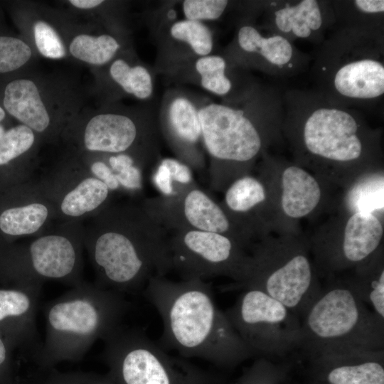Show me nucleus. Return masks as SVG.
Listing matches in <instances>:
<instances>
[{
	"mask_svg": "<svg viewBox=\"0 0 384 384\" xmlns=\"http://www.w3.org/2000/svg\"><path fill=\"white\" fill-rule=\"evenodd\" d=\"M283 104L282 137L297 164L343 189L383 169L382 132L358 110L335 103L316 90H287Z\"/></svg>",
	"mask_w": 384,
	"mask_h": 384,
	"instance_id": "obj_1",
	"label": "nucleus"
},
{
	"mask_svg": "<svg viewBox=\"0 0 384 384\" xmlns=\"http://www.w3.org/2000/svg\"><path fill=\"white\" fill-rule=\"evenodd\" d=\"M225 98L198 111L210 186L218 192L250 174L268 148L283 139V94L277 90L250 82Z\"/></svg>",
	"mask_w": 384,
	"mask_h": 384,
	"instance_id": "obj_2",
	"label": "nucleus"
},
{
	"mask_svg": "<svg viewBox=\"0 0 384 384\" xmlns=\"http://www.w3.org/2000/svg\"><path fill=\"white\" fill-rule=\"evenodd\" d=\"M83 244L105 289L134 293L171 271L169 233L141 204H109L84 224Z\"/></svg>",
	"mask_w": 384,
	"mask_h": 384,
	"instance_id": "obj_3",
	"label": "nucleus"
},
{
	"mask_svg": "<svg viewBox=\"0 0 384 384\" xmlns=\"http://www.w3.org/2000/svg\"><path fill=\"white\" fill-rule=\"evenodd\" d=\"M144 292L162 320L161 348L220 366L253 355L218 307L206 281L155 276L148 280Z\"/></svg>",
	"mask_w": 384,
	"mask_h": 384,
	"instance_id": "obj_4",
	"label": "nucleus"
},
{
	"mask_svg": "<svg viewBox=\"0 0 384 384\" xmlns=\"http://www.w3.org/2000/svg\"><path fill=\"white\" fill-rule=\"evenodd\" d=\"M312 72L316 90L331 101L374 108L384 96L383 32L341 26L321 43Z\"/></svg>",
	"mask_w": 384,
	"mask_h": 384,
	"instance_id": "obj_5",
	"label": "nucleus"
},
{
	"mask_svg": "<svg viewBox=\"0 0 384 384\" xmlns=\"http://www.w3.org/2000/svg\"><path fill=\"white\" fill-rule=\"evenodd\" d=\"M129 307L123 294L82 282L45 307L46 338L34 360L43 369L83 358L98 338L120 325Z\"/></svg>",
	"mask_w": 384,
	"mask_h": 384,
	"instance_id": "obj_6",
	"label": "nucleus"
},
{
	"mask_svg": "<svg viewBox=\"0 0 384 384\" xmlns=\"http://www.w3.org/2000/svg\"><path fill=\"white\" fill-rule=\"evenodd\" d=\"M302 344L313 355L384 348V320L344 280L331 282L303 315Z\"/></svg>",
	"mask_w": 384,
	"mask_h": 384,
	"instance_id": "obj_7",
	"label": "nucleus"
},
{
	"mask_svg": "<svg viewBox=\"0 0 384 384\" xmlns=\"http://www.w3.org/2000/svg\"><path fill=\"white\" fill-rule=\"evenodd\" d=\"M83 221L58 222L24 241L0 238V285L41 288L47 281L79 284L83 270Z\"/></svg>",
	"mask_w": 384,
	"mask_h": 384,
	"instance_id": "obj_8",
	"label": "nucleus"
},
{
	"mask_svg": "<svg viewBox=\"0 0 384 384\" xmlns=\"http://www.w3.org/2000/svg\"><path fill=\"white\" fill-rule=\"evenodd\" d=\"M2 95V105L9 116L33 130L44 144H55L85 107L87 94L69 74L31 69L9 81Z\"/></svg>",
	"mask_w": 384,
	"mask_h": 384,
	"instance_id": "obj_9",
	"label": "nucleus"
},
{
	"mask_svg": "<svg viewBox=\"0 0 384 384\" xmlns=\"http://www.w3.org/2000/svg\"><path fill=\"white\" fill-rule=\"evenodd\" d=\"M252 270L241 288L260 289L297 316L304 315L321 290L309 241L302 235L269 234L249 250Z\"/></svg>",
	"mask_w": 384,
	"mask_h": 384,
	"instance_id": "obj_10",
	"label": "nucleus"
},
{
	"mask_svg": "<svg viewBox=\"0 0 384 384\" xmlns=\"http://www.w3.org/2000/svg\"><path fill=\"white\" fill-rule=\"evenodd\" d=\"M61 142L77 151L129 154L143 169L158 155L156 129L149 115L117 103L85 107L68 124Z\"/></svg>",
	"mask_w": 384,
	"mask_h": 384,
	"instance_id": "obj_11",
	"label": "nucleus"
},
{
	"mask_svg": "<svg viewBox=\"0 0 384 384\" xmlns=\"http://www.w3.org/2000/svg\"><path fill=\"white\" fill-rule=\"evenodd\" d=\"M102 340L103 358L115 384H211L208 375L169 356L140 330L119 325Z\"/></svg>",
	"mask_w": 384,
	"mask_h": 384,
	"instance_id": "obj_12",
	"label": "nucleus"
},
{
	"mask_svg": "<svg viewBox=\"0 0 384 384\" xmlns=\"http://www.w3.org/2000/svg\"><path fill=\"white\" fill-rule=\"evenodd\" d=\"M257 176L267 188L271 231L276 235H300L302 220L331 206V186L294 161L266 152Z\"/></svg>",
	"mask_w": 384,
	"mask_h": 384,
	"instance_id": "obj_13",
	"label": "nucleus"
},
{
	"mask_svg": "<svg viewBox=\"0 0 384 384\" xmlns=\"http://www.w3.org/2000/svg\"><path fill=\"white\" fill-rule=\"evenodd\" d=\"M171 270L183 280L226 277L240 287L248 279L252 257L245 248L226 235L193 230L169 233Z\"/></svg>",
	"mask_w": 384,
	"mask_h": 384,
	"instance_id": "obj_14",
	"label": "nucleus"
},
{
	"mask_svg": "<svg viewBox=\"0 0 384 384\" xmlns=\"http://www.w3.org/2000/svg\"><path fill=\"white\" fill-rule=\"evenodd\" d=\"M243 289L225 313L253 354L280 355L302 346V324L294 313L260 289Z\"/></svg>",
	"mask_w": 384,
	"mask_h": 384,
	"instance_id": "obj_15",
	"label": "nucleus"
},
{
	"mask_svg": "<svg viewBox=\"0 0 384 384\" xmlns=\"http://www.w3.org/2000/svg\"><path fill=\"white\" fill-rule=\"evenodd\" d=\"M383 217L339 211L309 240L315 266L327 274L353 270L383 247Z\"/></svg>",
	"mask_w": 384,
	"mask_h": 384,
	"instance_id": "obj_16",
	"label": "nucleus"
},
{
	"mask_svg": "<svg viewBox=\"0 0 384 384\" xmlns=\"http://www.w3.org/2000/svg\"><path fill=\"white\" fill-rule=\"evenodd\" d=\"M141 205L168 233L180 230L216 233L235 240L247 250L254 243L220 203L196 182L177 186L171 196L147 198Z\"/></svg>",
	"mask_w": 384,
	"mask_h": 384,
	"instance_id": "obj_17",
	"label": "nucleus"
},
{
	"mask_svg": "<svg viewBox=\"0 0 384 384\" xmlns=\"http://www.w3.org/2000/svg\"><path fill=\"white\" fill-rule=\"evenodd\" d=\"M36 178L55 207L58 222H84L112 203L113 193L89 172L75 151L68 148Z\"/></svg>",
	"mask_w": 384,
	"mask_h": 384,
	"instance_id": "obj_18",
	"label": "nucleus"
},
{
	"mask_svg": "<svg viewBox=\"0 0 384 384\" xmlns=\"http://www.w3.org/2000/svg\"><path fill=\"white\" fill-rule=\"evenodd\" d=\"M227 59L235 66L252 68L275 78H289L304 71L310 57L292 42L266 26L241 23Z\"/></svg>",
	"mask_w": 384,
	"mask_h": 384,
	"instance_id": "obj_19",
	"label": "nucleus"
},
{
	"mask_svg": "<svg viewBox=\"0 0 384 384\" xmlns=\"http://www.w3.org/2000/svg\"><path fill=\"white\" fill-rule=\"evenodd\" d=\"M58 222L55 207L37 178L0 193V238L7 242L41 235Z\"/></svg>",
	"mask_w": 384,
	"mask_h": 384,
	"instance_id": "obj_20",
	"label": "nucleus"
},
{
	"mask_svg": "<svg viewBox=\"0 0 384 384\" xmlns=\"http://www.w3.org/2000/svg\"><path fill=\"white\" fill-rule=\"evenodd\" d=\"M77 16L65 8L37 1L21 3L18 23L22 37L38 57L70 60L67 46Z\"/></svg>",
	"mask_w": 384,
	"mask_h": 384,
	"instance_id": "obj_21",
	"label": "nucleus"
},
{
	"mask_svg": "<svg viewBox=\"0 0 384 384\" xmlns=\"http://www.w3.org/2000/svg\"><path fill=\"white\" fill-rule=\"evenodd\" d=\"M265 9L264 25L292 43L303 39L322 43L336 22L332 3L327 1H270Z\"/></svg>",
	"mask_w": 384,
	"mask_h": 384,
	"instance_id": "obj_22",
	"label": "nucleus"
},
{
	"mask_svg": "<svg viewBox=\"0 0 384 384\" xmlns=\"http://www.w3.org/2000/svg\"><path fill=\"white\" fill-rule=\"evenodd\" d=\"M161 116V129L177 159L192 170L205 167L199 107L184 94H173Z\"/></svg>",
	"mask_w": 384,
	"mask_h": 384,
	"instance_id": "obj_23",
	"label": "nucleus"
},
{
	"mask_svg": "<svg viewBox=\"0 0 384 384\" xmlns=\"http://www.w3.org/2000/svg\"><path fill=\"white\" fill-rule=\"evenodd\" d=\"M92 91L100 105L117 103L123 96L139 100L153 95L154 81L149 68L136 59L128 47L105 66L92 68Z\"/></svg>",
	"mask_w": 384,
	"mask_h": 384,
	"instance_id": "obj_24",
	"label": "nucleus"
},
{
	"mask_svg": "<svg viewBox=\"0 0 384 384\" xmlns=\"http://www.w3.org/2000/svg\"><path fill=\"white\" fill-rule=\"evenodd\" d=\"M223 193L220 205L254 242L272 234L269 193L259 176L239 177Z\"/></svg>",
	"mask_w": 384,
	"mask_h": 384,
	"instance_id": "obj_25",
	"label": "nucleus"
},
{
	"mask_svg": "<svg viewBox=\"0 0 384 384\" xmlns=\"http://www.w3.org/2000/svg\"><path fill=\"white\" fill-rule=\"evenodd\" d=\"M41 288L0 287V334L10 348L29 352L33 358L38 341L36 313Z\"/></svg>",
	"mask_w": 384,
	"mask_h": 384,
	"instance_id": "obj_26",
	"label": "nucleus"
},
{
	"mask_svg": "<svg viewBox=\"0 0 384 384\" xmlns=\"http://www.w3.org/2000/svg\"><path fill=\"white\" fill-rule=\"evenodd\" d=\"M44 143L25 125L11 127L0 141V193L35 177Z\"/></svg>",
	"mask_w": 384,
	"mask_h": 384,
	"instance_id": "obj_27",
	"label": "nucleus"
},
{
	"mask_svg": "<svg viewBox=\"0 0 384 384\" xmlns=\"http://www.w3.org/2000/svg\"><path fill=\"white\" fill-rule=\"evenodd\" d=\"M383 357V350H350L314 358L327 384H384Z\"/></svg>",
	"mask_w": 384,
	"mask_h": 384,
	"instance_id": "obj_28",
	"label": "nucleus"
},
{
	"mask_svg": "<svg viewBox=\"0 0 384 384\" xmlns=\"http://www.w3.org/2000/svg\"><path fill=\"white\" fill-rule=\"evenodd\" d=\"M82 20L77 16L69 37L67 50L70 60L86 65L91 69L100 68L129 47L127 37L92 21Z\"/></svg>",
	"mask_w": 384,
	"mask_h": 384,
	"instance_id": "obj_29",
	"label": "nucleus"
},
{
	"mask_svg": "<svg viewBox=\"0 0 384 384\" xmlns=\"http://www.w3.org/2000/svg\"><path fill=\"white\" fill-rule=\"evenodd\" d=\"M352 270L353 273L344 282L366 306H370L384 320L383 248Z\"/></svg>",
	"mask_w": 384,
	"mask_h": 384,
	"instance_id": "obj_30",
	"label": "nucleus"
},
{
	"mask_svg": "<svg viewBox=\"0 0 384 384\" xmlns=\"http://www.w3.org/2000/svg\"><path fill=\"white\" fill-rule=\"evenodd\" d=\"M383 169L365 174L344 189L339 211L366 212L383 217Z\"/></svg>",
	"mask_w": 384,
	"mask_h": 384,
	"instance_id": "obj_31",
	"label": "nucleus"
},
{
	"mask_svg": "<svg viewBox=\"0 0 384 384\" xmlns=\"http://www.w3.org/2000/svg\"><path fill=\"white\" fill-rule=\"evenodd\" d=\"M62 4L66 9L83 19L95 22L123 36H128L123 22V4L104 0H67Z\"/></svg>",
	"mask_w": 384,
	"mask_h": 384,
	"instance_id": "obj_32",
	"label": "nucleus"
},
{
	"mask_svg": "<svg viewBox=\"0 0 384 384\" xmlns=\"http://www.w3.org/2000/svg\"><path fill=\"white\" fill-rule=\"evenodd\" d=\"M232 66L233 64L226 58L216 54L198 57L194 63V69L202 88L223 97L238 90L233 76L230 75V68Z\"/></svg>",
	"mask_w": 384,
	"mask_h": 384,
	"instance_id": "obj_33",
	"label": "nucleus"
},
{
	"mask_svg": "<svg viewBox=\"0 0 384 384\" xmlns=\"http://www.w3.org/2000/svg\"><path fill=\"white\" fill-rule=\"evenodd\" d=\"M336 21L343 26L383 31V0H355L332 3Z\"/></svg>",
	"mask_w": 384,
	"mask_h": 384,
	"instance_id": "obj_34",
	"label": "nucleus"
},
{
	"mask_svg": "<svg viewBox=\"0 0 384 384\" xmlns=\"http://www.w3.org/2000/svg\"><path fill=\"white\" fill-rule=\"evenodd\" d=\"M171 38L188 46L198 57L211 54L213 36L210 28L203 23L183 19L171 23L169 28Z\"/></svg>",
	"mask_w": 384,
	"mask_h": 384,
	"instance_id": "obj_35",
	"label": "nucleus"
},
{
	"mask_svg": "<svg viewBox=\"0 0 384 384\" xmlns=\"http://www.w3.org/2000/svg\"><path fill=\"white\" fill-rule=\"evenodd\" d=\"M37 58L22 36L0 35V74L28 71Z\"/></svg>",
	"mask_w": 384,
	"mask_h": 384,
	"instance_id": "obj_36",
	"label": "nucleus"
},
{
	"mask_svg": "<svg viewBox=\"0 0 384 384\" xmlns=\"http://www.w3.org/2000/svg\"><path fill=\"white\" fill-rule=\"evenodd\" d=\"M70 149L77 154L89 172L105 184L113 193L120 191V186L116 175L102 154Z\"/></svg>",
	"mask_w": 384,
	"mask_h": 384,
	"instance_id": "obj_37",
	"label": "nucleus"
},
{
	"mask_svg": "<svg viewBox=\"0 0 384 384\" xmlns=\"http://www.w3.org/2000/svg\"><path fill=\"white\" fill-rule=\"evenodd\" d=\"M228 4L225 0H186L182 9L185 19L203 22L220 18Z\"/></svg>",
	"mask_w": 384,
	"mask_h": 384,
	"instance_id": "obj_38",
	"label": "nucleus"
},
{
	"mask_svg": "<svg viewBox=\"0 0 384 384\" xmlns=\"http://www.w3.org/2000/svg\"><path fill=\"white\" fill-rule=\"evenodd\" d=\"M38 384H115L107 376L87 372L61 373L52 370Z\"/></svg>",
	"mask_w": 384,
	"mask_h": 384,
	"instance_id": "obj_39",
	"label": "nucleus"
},
{
	"mask_svg": "<svg viewBox=\"0 0 384 384\" xmlns=\"http://www.w3.org/2000/svg\"><path fill=\"white\" fill-rule=\"evenodd\" d=\"M143 169L138 165L132 166L115 174L120 186V191L135 194L143 188Z\"/></svg>",
	"mask_w": 384,
	"mask_h": 384,
	"instance_id": "obj_40",
	"label": "nucleus"
},
{
	"mask_svg": "<svg viewBox=\"0 0 384 384\" xmlns=\"http://www.w3.org/2000/svg\"><path fill=\"white\" fill-rule=\"evenodd\" d=\"M160 160L167 167L175 188L196 182L193 177L192 169L186 164L174 158H164Z\"/></svg>",
	"mask_w": 384,
	"mask_h": 384,
	"instance_id": "obj_41",
	"label": "nucleus"
},
{
	"mask_svg": "<svg viewBox=\"0 0 384 384\" xmlns=\"http://www.w3.org/2000/svg\"><path fill=\"white\" fill-rule=\"evenodd\" d=\"M12 351L0 334V384H18L14 374Z\"/></svg>",
	"mask_w": 384,
	"mask_h": 384,
	"instance_id": "obj_42",
	"label": "nucleus"
},
{
	"mask_svg": "<svg viewBox=\"0 0 384 384\" xmlns=\"http://www.w3.org/2000/svg\"><path fill=\"white\" fill-rule=\"evenodd\" d=\"M151 181L154 186L162 196H171L175 193L174 183L167 167L159 160Z\"/></svg>",
	"mask_w": 384,
	"mask_h": 384,
	"instance_id": "obj_43",
	"label": "nucleus"
},
{
	"mask_svg": "<svg viewBox=\"0 0 384 384\" xmlns=\"http://www.w3.org/2000/svg\"><path fill=\"white\" fill-rule=\"evenodd\" d=\"M268 363L263 361H259L254 364L250 370L247 375L238 384H261L260 381L268 366Z\"/></svg>",
	"mask_w": 384,
	"mask_h": 384,
	"instance_id": "obj_44",
	"label": "nucleus"
},
{
	"mask_svg": "<svg viewBox=\"0 0 384 384\" xmlns=\"http://www.w3.org/2000/svg\"><path fill=\"white\" fill-rule=\"evenodd\" d=\"M7 114L9 115L4 106L0 105V124H4V121L6 118Z\"/></svg>",
	"mask_w": 384,
	"mask_h": 384,
	"instance_id": "obj_45",
	"label": "nucleus"
}]
</instances>
